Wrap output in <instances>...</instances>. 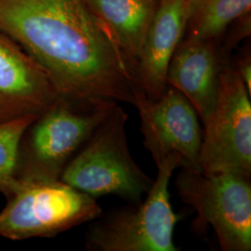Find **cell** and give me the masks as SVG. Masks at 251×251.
<instances>
[{
  "label": "cell",
  "mask_w": 251,
  "mask_h": 251,
  "mask_svg": "<svg viewBox=\"0 0 251 251\" xmlns=\"http://www.w3.org/2000/svg\"><path fill=\"white\" fill-rule=\"evenodd\" d=\"M127 114L117 104L68 162L60 179L91 198L117 196L131 205L142 202L152 187L150 178L134 161L126 140Z\"/></svg>",
  "instance_id": "6da1fadb"
},
{
  "label": "cell",
  "mask_w": 251,
  "mask_h": 251,
  "mask_svg": "<svg viewBox=\"0 0 251 251\" xmlns=\"http://www.w3.org/2000/svg\"><path fill=\"white\" fill-rule=\"evenodd\" d=\"M180 162L169 155L156 164L157 176L145 200L112 209L88 231L86 249L91 251H177L174 229L180 217L171 206L170 182Z\"/></svg>",
  "instance_id": "7a4b0ae2"
},
{
  "label": "cell",
  "mask_w": 251,
  "mask_h": 251,
  "mask_svg": "<svg viewBox=\"0 0 251 251\" xmlns=\"http://www.w3.org/2000/svg\"><path fill=\"white\" fill-rule=\"evenodd\" d=\"M9 197L0 212V235L10 240L53 237L102 213L95 198L60 179H19Z\"/></svg>",
  "instance_id": "3957f363"
},
{
  "label": "cell",
  "mask_w": 251,
  "mask_h": 251,
  "mask_svg": "<svg viewBox=\"0 0 251 251\" xmlns=\"http://www.w3.org/2000/svg\"><path fill=\"white\" fill-rule=\"evenodd\" d=\"M175 185L179 198L198 213L195 232L210 226L222 251H251V178L181 169Z\"/></svg>",
  "instance_id": "277c9868"
},
{
  "label": "cell",
  "mask_w": 251,
  "mask_h": 251,
  "mask_svg": "<svg viewBox=\"0 0 251 251\" xmlns=\"http://www.w3.org/2000/svg\"><path fill=\"white\" fill-rule=\"evenodd\" d=\"M117 104L112 100L60 97L32 124L25 178L60 179L73 154Z\"/></svg>",
  "instance_id": "5b68a950"
},
{
  "label": "cell",
  "mask_w": 251,
  "mask_h": 251,
  "mask_svg": "<svg viewBox=\"0 0 251 251\" xmlns=\"http://www.w3.org/2000/svg\"><path fill=\"white\" fill-rule=\"evenodd\" d=\"M251 95L233 63L225 62L213 111L203 129L199 166L205 173L251 176Z\"/></svg>",
  "instance_id": "8992f818"
},
{
  "label": "cell",
  "mask_w": 251,
  "mask_h": 251,
  "mask_svg": "<svg viewBox=\"0 0 251 251\" xmlns=\"http://www.w3.org/2000/svg\"><path fill=\"white\" fill-rule=\"evenodd\" d=\"M133 105L141 117L144 147L155 164L169 155H176L179 168L201 171L199 154L203 129L197 110L179 90L168 86L157 100H151L139 91Z\"/></svg>",
  "instance_id": "52a82bcc"
},
{
  "label": "cell",
  "mask_w": 251,
  "mask_h": 251,
  "mask_svg": "<svg viewBox=\"0 0 251 251\" xmlns=\"http://www.w3.org/2000/svg\"><path fill=\"white\" fill-rule=\"evenodd\" d=\"M60 97L44 69L0 33V120L39 116Z\"/></svg>",
  "instance_id": "ba28073f"
},
{
  "label": "cell",
  "mask_w": 251,
  "mask_h": 251,
  "mask_svg": "<svg viewBox=\"0 0 251 251\" xmlns=\"http://www.w3.org/2000/svg\"><path fill=\"white\" fill-rule=\"evenodd\" d=\"M227 54L214 40L187 37L180 41L167 73V84L179 90L205 125L215 105Z\"/></svg>",
  "instance_id": "9c48e42d"
},
{
  "label": "cell",
  "mask_w": 251,
  "mask_h": 251,
  "mask_svg": "<svg viewBox=\"0 0 251 251\" xmlns=\"http://www.w3.org/2000/svg\"><path fill=\"white\" fill-rule=\"evenodd\" d=\"M186 0H159L136 65L139 90L151 100L166 92L172 56L185 34Z\"/></svg>",
  "instance_id": "30bf717a"
},
{
  "label": "cell",
  "mask_w": 251,
  "mask_h": 251,
  "mask_svg": "<svg viewBox=\"0 0 251 251\" xmlns=\"http://www.w3.org/2000/svg\"><path fill=\"white\" fill-rule=\"evenodd\" d=\"M137 65L144 38L159 0H86Z\"/></svg>",
  "instance_id": "8fae6325"
},
{
  "label": "cell",
  "mask_w": 251,
  "mask_h": 251,
  "mask_svg": "<svg viewBox=\"0 0 251 251\" xmlns=\"http://www.w3.org/2000/svg\"><path fill=\"white\" fill-rule=\"evenodd\" d=\"M251 0H186L187 37L214 40L233 22L251 14Z\"/></svg>",
  "instance_id": "7c38bea8"
},
{
  "label": "cell",
  "mask_w": 251,
  "mask_h": 251,
  "mask_svg": "<svg viewBox=\"0 0 251 251\" xmlns=\"http://www.w3.org/2000/svg\"><path fill=\"white\" fill-rule=\"evenodd\" d=\"M38 115L26 114L0 120V192L10 196L18 184L16 167L20 144Z\"/></svg>",
  "instance_id": "4fadbf2b"
},
{
  "label": "cell",
  "mask_w": 251,
  "mask_h": 251,
  "mask_svg": "<svg viewBox=\"0 0 251 251\" xmlns=\"http://www.w3.org/2000/svg\"><path fill=\"white\" fill-rule=\"evenodd\" d=\"M233 65L251 95V59L250 50L239 56L236 63H233Z\"/></svg>",
  "instance_id": "5bb4252c"
}]
</instances>
